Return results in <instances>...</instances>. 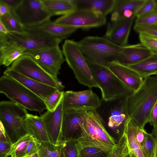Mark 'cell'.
<instances>
[{
    "label": "cell",
    "instance_id": "9",
    "mask_svg": "<svg viewBox=\"0 0 157 157\" xmlns=\"http://www.w3.org/2000/svg\"><path fill=\"white\" fill-rule=\"evenodd\" d=\"M128 97H123L105 101L102 99L96 109L105 127L111 129L121 128L129 117L128 110Z\"/></svg>",
    "mask_w": 157,
    "mask_h": 157
},
{
    "label": "cell",
    "instance_id": "5",
    "mask_svg": "<svg viewBox=\"0 0 157 157\" xmlns=\"http://www.w3.org/2000/svg\"><path fill=\"white\" fill-rule=\"evenodd\" d=\"M86 59L93 75L100 86L102 100L108 101L121 98L128 97L133 93L110 70L108 67Z\"/></svg>",
    "mask_w": 157,
    "mask_h": 157
},
{
    "label": "cell",
    "instance_id": "46",
    "mask_svg": "<svg viewBox=\"0 0 157 157\" xmlns=\"http://www.w3.org/2000/svg\"><path fill=\"white\" fill-rule=\"evenodd\" d=\"M9 31L4 24L0 21V35L7 34Z\"/></svg>",
    "mask_w": 157,
    "mask_h": 157
},
{
    "label": "cell",
    "instance_id": "27",
    "mask_svg": "<svg viewBox=\"0 0 157 157\" xmlns=\"http://www.w3.org/2000/svg\"><path fill=\"white\" fill-rule=\"evenodd\" d=\"M0 21L5 25L9 32L22 33L24 27L12 11L0 17Z\"/></svg>",
    "mask_w": 157,
    "mask_h": 157
},
{
    "label": "cell",
    "instance_id": "20",
    "mask_svg": "<svg viewBox=\"0 0 157 157\" xmlns=\"http://www.w3.org/2000/svg\"><path fill=\"white\" fill-rule=\"evenodd\" d=\"M87 111L65 110L63 111L62 132L63 140L72 138L78 132L81 133V124L83 115Z\"/></svg>",
    "mask_w": 157,
    "mask_h": 157
},
{
    "label": "cell",
    "instance_id": "17",
    "mask_svg": "<svg viewBox=\"0 0 157 157\" xmlns=\"http://www.w3.org/2000/svg\"><path fill=\"white\" fill-rule=\"evenodd\" d=\"M3 75L18 81L43 100L53 93L57 88L28 78L16 71L10 67L4 71Z\"/></svg>",
    "mask_w": 157,
    "mask_h": 157
},
{
    "label": "cell",
    "instance_id": "7",
    "mask_svg": "<svg viewBox=\"0 0 157 157\" xmlns=\"http://www.w3.org/2000/svg\"><path fill=\"white\" fill-rule=\"evenodd\" d=\"M28 113L25 108L13 101L0 102V123L12 144L27 134L24 121Z\"/></svg>",
    "mask_w": 157,
    "mask_h": 157
},
{
    "label": "cell",
    "instance_id": "6",
    "mask_svg": "<svg viewBox=\"0 0 157 157\" xmlns=\"http://www.w3.org/2000/svg\"><path fill=\"white\" fill-rule=\"evenodd\" d=\"M0 93L29 110L40 113L47 109L40 97L18 81L4 75L0 78Z\"/></svg>",
    "mask_w": 157,
    "mask_h": 157
},
{
    "label": "cell",
    "instance_id": "29",
    "mask_svg": "<svg viewBox=\"0 0 157 157\" xmlns=\"http://www.w3.org/2000/svg\"><path fill=\"white\" fill-rule=\"evenodd\" d=\"M33 137L27 134L11 145L9 154L10 157H25L27 146Z\"/></svg>",
    "mask_w": 157,
    "mask_h": 157
},
{
    "label": "cell",
    "instance_id": "31",
    "mask_svg": "<svg viewBox=\"0 0 157 157\" xmlns=\"http://www.w3.org/2000/svg\"><path fill=\"white\" fill-rule=\"evenodd\" d=\"M80 143L77 139L63 140L62 149L63 157H79Z\"/></svg>",
    "mask_w": 157,
    "mask_h": 157
},
{
    "label": "cell",
    "instance_id": "38",
    "mask_svg": "<svg viewBox=\"0 0 157 157\" xmlns=\"http://www.w3.org/2000/svg\"><path fill=\"white\" fill-rule=\"evenodd\" d=\"M156 7L155 0H145V1L136 12L135 16L138 18L149 14L154 11Z\"/></svg>",
    "mask_w": 157,
    "mask_h": 157
},
{
    "label": "cell",
    "instance_id": "2",
    "mask_svg": "<svg viewBox=\"0 0 157 157\" xmlns=\"http://www.w3.org/2000/svg\"><path fill=\"white\" fill-rule=\"evenodd\" d=\"M22 33L9 32L0 35V50L6 53L21 48L25 54L47 47L58 45L62 40L30 27H24Z\"/></svg>",
    "mask_w": 157,
    "mask_h": 157
},
{
    "label": "cell",
    "instance_id": "12",
    "mask_svg": "<svg viewBox=\"0 0 157 157\" xmlns=\"http://www.w3.org/2000/svg\"><path fill=\"white\" fill-rule=\"evenodd\" d=\"M106 17L86 10L76 8L54 21L57 24L84 30L102 26L106 23Z\"/></svg>",
    "mask_w": 157,
    "mask_h": 157
},
{
    "label": "cell",
    "instance_id": "51",
    "mask_svg": "<svg viewBox=\"0 0 157 157\" xmlns=\"http://www.w3.org/2000/svg\"><path fill=\"white\" fill-rule=\"evenodd\" d=\"M129 155L130 157H136L133 154L130 152Z\"/></svg>",
    "mask_w": 157,
    "mask_h": 157
},
{
    "label": "cell",
    "instance_id": "24",
    "mask_svg": "<svg viewBox=\"0 0 157 157\" xmlns=\"http://www.w3.org/2000/svg\"><path fill=\"white\" fill-rule=\"evenodd\" d=\"M145 0H115V5L111 13V21L120 18L123 14L131 11L135 14L144 3Z\"/></svg>",
    "mask_w": 157,
    "mask_h": 157
},
{
    "label": "cell",
    "instance_id": "8",
    "mask_svg": "<svg viewBox=\"0 0 157 157\" xmlns=\"http://www.w3.org/2000/svg\"><path fill=\"white\" fill-rule=\"evenodd\" d=\"M62 51L65 61L78 82L90 89L93 87L100 89L77 42L72 40H65Z\"/></svg>",
    "mask_w": 157,
    "mask_h": 157
},
{
    "label": "cell",
    "instance_id": "32",
    "mask_svg": "<svg viewBox=\"0 0 157 157\" xmlns=\"http://www.w3.org/2000/svg\"><path fill=\"white\" fill-rule=\"evenodd\" d=\"M130 152L127 136L123 132L116 146L108 157H125Z\"/></svg>",
    "mask_w": 157,
    "mask_h": 157
},
{
    "label": "cell",
    "instance_id": "37",
    "mask_svg": "<svg viewBox=\"0 0 157 157\" xmlns=\"http://www.w3.org/2000/svg\"><path fill=\"white\" fill-rule=\"evenodd\" d=\"M139 34L140 43L153 54H157V37L145 33Z\"/></svg>",
    "mask_w": 157,
    "mask_h": 157
},
{
    "label": "cell",
    "instance_id": "23",
    "mask_svg": "<svg viewBox=\"0 0 157 157\" xmlns=\"http://www.w3.org/2000/svg\"><path fill=\"white\" fill-rule=\"evenodd\" d=\"M33 28L62 41L68 38L78 29L55 23L50 20L37 25L29 26Z\"/></svg>",
    "mask_w": 157,
    "mask_h": 157
},
{
    "label": "cell",
    "instance_id": "13",
    "mask_svg": "<svg viewBox=\"0 0 157 157\" xmlns=\"http://www.w3.org/2000/svg\"><path fill=\"white\" fill-rule=\"evenodd\" d=\"M48 73L56 79L65 61L59 45L41 49L28 53Z\"/></svg>",
    "mask_w": 157,
    "mask_h": 157
},
{
    "label": "cell",
    "instance_id": "54",
    "mask_svg": "<svg viewBox=\"0 0 157 157\" xmlns=\"http://www.w3.org/2000/svg\"><path fill=\"white\" fill-rule=\"evenodd\" d=\"M155 25H157V24H155Z\"/></svg>",
    "mask_w": 157,
    "mask_h": 157
},
{
    "label": "cell",
    "instance_id": "41",
    "mask_svg": "<svg viewBox=\"0 0 157 157\" xmlns=\"http://www.w3.org/2000/svg\"><path fill=\"white\" fill-rule=\"evenodd\" d=\"M41 145V142L33 138L28 145L25 157H29L37 153Z\"/></svg>",
    "mask_w": 157,
    "mask_h": 157
},
{
    "label": "cell",
    "instance_id": "49",
    "mask_svg": "<svg viewBox=\"0 0 157 157\" xmlns=\"http://www.w3.org/2000/svg\"><path fill=\"white\" fill-rule=\"evenodd\" d=\"M152 133L155 136H157V128L155 130H153Z\"/></svg>",
    "mask_w": 157,
    "mask_h": 157
},
{
    "label": "cell",
    "instance_id": "53",
    "mask_svg": "<svg viewBox=\"0 0 157 157\" xmlns=\"http://www.w3.org/2000/svg\"><path fill=\"white\" fill-rule=\"evenodd\" d=\"M125 157H130V156L129 154L126 156Z\"/></svg>",
    "mask_w": 157,
    "mask_h": 157
},
{
    "label": "cell",
    "instance_id": "40",
    "mask_svg": "<svg viewBox=\"0 0 157 157\" xmlns=\"http://www.w3.org/2000/svg\"><path fill=\"white\" fill-rule=\"evenodd\" d=\"M133 29L138 33H144L157 37V25H149L135 24Z\"/></svg>",
    "mask_w": 157,
    "mask_h": 157
},
{
    "label": "cell",
    "instance_id": "28",
    "mask_svg": "<svg viewBox=\"0 0 157 157\" xmlns=\"http://www.w3.org/2000/svg\"><path fill=\"white\" fill-rule=\"evenodd\" d=\"M63 140L59 144L55 145L51 142L41 143L37 152L39 157H63L62 149Z\"/></svg>",
    "mask_w": 157,
    "mask_h": 157
},
{
    "label": "cell",
    "instance_id": "39",
    "mask_svg": "<svg viewBox=\"0 0 157 157\" xmlns=\"http://www.w3.org/2000/svg\"><path fill=\"white\" fill-rule=\"evenodd\" d=\"M157 23V11L152 12L138 18H136L135 24L149 25Z\"/></svg>",
    "mask_w": 157,
    "mask_h": 157
},
{
    "label": "cell",
    "instance_id": "15",
    "mask_svg": "<svg viewBox=\"0 0 157 157\" xmlns=\"http://www.w3.org/2000/svg\"><path fill=\"white\" fill-rule=\"evenodd\" d=\"M63 98L54 111L51 112L47 110L40 116L51 141L55 145L59 144L63 140Z\"/></svg>",
    "mask_w": 157,
    "mask_h": 157
},
{
    "label": "cell",
    "instance_id": "18",
    "mask_svg": "<svg viewBox=\"0 0 157 157\" xmlns=\"http://www.w3.org/2000/svg\"><path fill=\"white\" fill-rule=\"evenodd\" d=\"M153 54L141 43L121 47L117 61L128 66L140 62L152 56Z\"/></svg>",
    "mask_w": 157,
    "mask_h": 157
},
{
    "label": "cell",
    "instance_id": "48",
    "mask_svg": "<svg viewBox=\"0 0 157 157\" xmlns=\"http://www.w3.org/2000/svg\"><path fill=\"white\" fill-rule=\"evenodd\" d=\"M155 145L154 157H157V136H155Z\"/></svg>",
    "mask_w": 157,
    "mask_h": 157
},
{
    "label": "cell",
    "instance_id": "47",
    "mask_svg": "<svg viewBox=\"0 0 157 157\" xmlns=\"http://www.w3.org/2000/svg\"><path fill=\"white\" fill-rule=\"evenodd\" d=\"M0 141H9L6 136H5L1 132H0Z\"/></svg>",
    "mask_w": 157,
    "mask_h": 157
},
{
    "label": "cell",
    "instance_id": "33",
    "mask_svg": "<svg viewBox=\"0 0 157 157\" xmlns=\"http://www.w3.org/2000/svg\"><path fill=\"white\" fill-rule=\"evenodd\" d=\"M64 92L57 90L43 100L47 110L52 112L56 109L63 98Z\"/></svg>",
    "mask_w": 157,
    "mask_h": 157
},
{
    "label": "cell",
    "instance_id": "3",
    "mask_svg": "<svg viewBox=\"0 0 157 157\" xmlns=\"http://www.w3.org/2000/svg\"><path fill=\"white\" fill-rule=\"evenodd\" d=\"M80 136L77 138L81 145L99 148L109 155L116 146L96 110L87 111L81 124Z\"/></svg>",
    "mask_w": 157,
    "mask_h": 157
},
{
    "label": "cell",
    "instance_id": "19",
    "mask_svg": "<svg viewBox=\"0 0 157 157\" xmlns=\"http://www.w3.org/2000/svg\"><path fill=\"white\" fill-rule=\"evenodd\" d=\"M108 67L124 84L134 92L139 89L143 82L144 78L128 66L115 62L110 64Z\"/></svg>",
    "mask_w": 157,
    "mask_h": 157
},
{
    "label": "cell",
    "instance_id": "1",
    "mask_svg": "<svg viewBox=\"0 0 157 157\" xmlns=\"http://www.w3.org/2000/svg\"><path fill=\"white\" fill-rule=\"evenodd\" d=\"M157 101V75L144 78L140 87L128 98L129 117L140 128L144 129L151 111Z\"/></svg>",
    "mask_w": 157,
    "mask_h": 157
},
{
    "label": "cell",
    "instance_id": "34",
    "mask_svg": "<svg viewBox=\"0 0 157 157\" xmlns=\"http://www.w3.org/2000/svg\"><path fill=\"white\" fill-rule=\"evenodd\" d=\"M26 50L23 48H18L6 54L0 59V65L8 67L23 55L25 54Z\"/></svg>",
    "mask_w": 157,
    "mask_h": 157
},
{
    "label": "cell",
    "instance_id": "43",
    "mask_svg": "<svg viewBox=\"0 0 157 157\" xmlns=\"http://www.w3.org/2000/svg\"><path fill=\"white\" fill-rule=\"evenodd\" d=\"M148 123L153 126V130L157 128V101L151 111Z\"/></svg>",
    "mask_w": 157,
    "mask_h": 157
},
{
    "label": "cell",
    "instance_id": "10",
    "mask_svg": "<svg viewBox=\"0 0 157 157\" xmlns=\"http://www.w3.org/2000/svg\"><path fill=\"white\" fill-rule=\"evenodd\" d=\"M10 67L30 79L62 91L65 88L59 81L43 69L29 54H24L14 61Z\"/></svg>",
    "mask_w": 157,
    "mask_h": 157
},
{
    "label": "cell",
    "instance_id": "42",
    "mask_svg": "<svg viewBox=\"0 0 157 157\" xmlns=\"http://www.w3.org/2000/svg\"><path fill=\"white\" fill-rule=\"evenodd\" d=\"M11 145L9 141H0V157L9 156Z\"/></svg>",
    "mask_w": 157,
    "mask_h": 157
},
{
    "label": "cell",
    "instance_id": "22",
    "mask_svg": "<svg viewBox=\"0 0 157 157\" xmlns=\"http://www.w3.org/2000/svg\"><path fill=\"white\" fill-rule=\"evenodd\" d=\"M24 124L27 133L36 140L41 143L51 141L40 116L28 113Z\"/></svg>",
    "mask_w": 157,
    "mask_h": 157
},
{
    "label": "cell",
    "instance_id": "50",
    "mask_svg": "<svg viewBox=\"0 0 157 157\" xmlns=\"http://www.w3.org/2000/svg\"><path fill=\"white\" fill-rule=\"evenodd\" d=\"M29 157H38V154L37 152V153L32 155L31 156H30Z\"/></svg>",
    "mask_w": 157,
    "mask_h": 157
},
{
    "label": "cell",
    "instance_id": "25",
    "mask_svg": "<svg viewBox=\"0 0 157 157\" xmlns=\"http://www.w3.org/2000/svg\"><path fill=\"white\" fill-rule=\"evenodd\" d=\"M41 2L52 16H62L76 9L73 0H41Z\"/></svg>",
    "mask_w": 157,
    "mask_h": 157
},
{
    "label": "cell",
    "instance_id": "52",
    "mask_svg": "<svg viewBox=\"0 0 157 157\" xmlns=\"http://www.w3.org/2000/svg\"><path fill=\"white\" fill-rule=\"evenodd\" d=\"M155 1H156V7L155 9V10L157 11V0H155Z\"/></svg>",
    "mask_w": 157,
    "mask_h": 157
},
{
    "label": "cell",
    "instance_id": "21",
    "mask_svg": "<svg viewBox=\"0 0 157 157\" xmlns=\"http://www.w3.org/2000/svg\"><path fill=\"white\" fill-rule=\"evenodd\" d=\"M76 8L91 11L106 17L112 12L115 0H73Z\"/></svg>",
    "mask_w": 157,
    "mask_h": 157
},
{
    "label": "cell",
    "instance_id": "4",
    "mask_svg": "<svg viewBox=\"0 0 157 157\" xmlns=\"http://www.w3.org/2000/svg\"><path fill=\"white\" fill-rule=\"evenodd\" d=\"M77 42L86 58L107 67L117 61L121 49L104 36H87Z\"/></svg>",
    "mask_w": 157,
    "mask_h": 157
},
{
    "label": "cell",
    "instance_id": "35",
    "mask_svg": "<svg viewBox=\"0 0 157 157\" xmlns=\"http://www.w3.org/2000/svg\"><path fill=\"white\" fill-rule=\"evenodd\" d=\"M80 144L79 157H109V154L99 148L83 146L80 143Z\"/></svg>",
    "mask_w": 157,
    "mask_h": 157
},
{
    "label": "cell",
    "instance_id": "11",
    "mask_svg": "<svg viewBox=\"0 0 157 157\" xmlns=\"http://www.w3.org/2000/svg\"><path fill=\"white\" fill-rule=\"evenodd\" d=\"M12 11L24 27L37 25L52 16L41 0H22Z\"/></svg>",
    "mask_w": 157,
    "mask_h": 157
},
{
    "label": "cell",
    "instance_id": "55",
    "mask_svg": "<svg viewBox=\"0 0 157 157\" xmlns=\"http://www.w3.org/2000/svg\"><path fill=\"white\" fill-rule=\"evenodd\" d=\"M156 75H157V74Z\"/></svg>",
    "mask_w": 157,
    "mask_h": 157
},
{
    "label": "cell",
    "instance_id": "44",
    "mask_svg": "<svg viewBox=\"0 0 157 157\" xmlns=\"http://www.w3.org/2000/svg\"><path fill=\"white\" fill-rule=\"evenodd\" d=\"M12 9L2 0H0V17L11 13Z\"/></svg>",
    "mask_w": 157,
    "mask_h": 157
},
{
    "label": "cell",
    "instance_id": "45",
    "mask_svg": "<svg viewBox=\"0 0 157 157\" xmlns=\"http://www.w3.org/2000/svg\"><path fill=\"white\" fill-rule=\"evenodd\" d=\"M12 10L16 8L21 3L22 0H2Z\"/></svg>",
    "mask_w": 157,
    "mask_h": 157
},
{
    "label": "cell",
    "instance_id": "16",
    "mask_svg": "<svg viewBox=\"0 0 157 157\" xmlns=\"http://www.w3.org/2000/svg\"><path fill=\"white\" fill-rule=\"evenodd\" d=\"M135 17H123L109 22L103 36L117 46L122 47L127 45Z\"/></svg>",
    "mask_w": 157,
    "mask_h": 157
},
{
    "label": "cell",
    "instance_id": "56",
    "mask_svg": "<svg viewBox=\"0 0 157 157\" xmlns=\"http://www.w3.org/2000/svg\"></svg>",
    "mask_w": 157,
    "mask_h": 157
},
{
    "label": "cell",
    "instance_id": "30",
    "mask_svg": "<svg viewBox=\"0 0 157 157\" xmlns=\"http://www.w3.org/2000/svg\"><path fill=\"white\" fill-rule=\"evenodd\" d=\"M123 132L127 136L130 152L136 157H145L142 147L138 143L130 129L126 123Z\"/></svg>",
    "mask_w": 157,
    "mask_h": 157
},
{
    "label": "cell",
    "instance_id": "36",
    "mask_svg": "<svg viewBox=\"0 0 157 157\" xmlns=\"http://www.w3.org/2000/svg\"><path fill=\"white\" fill-rule=\"evenodd\" d=\"M155 145V136L152 133L147 132L142 146L145 157H154Z\"/></svg>",
    "mask_w": 157,
    "mask_h": 157
},
{
    "label": "cell",
    "instance_id": "14",
    "mask_svg": "<svg viewBox=\"0 0 157 157\" xmlns=\"http://www.w3.org/2000/svg\"><path fill=\"white\" fill-rule=\"evenodd\" d=\"M101 101L91 89L78 91H67L64 92L63 96V109L96 110L100 106Z\"/></svg>",
    "mask_w": 157,
    "mask_h": 157
},
{
    "label": "cell",
    "instance_id": "26",
    "mask_svg": "<svg viewBox=\"0 0 157 157\" xmlns=\"http://www.w3.org/2000/svg\"><path fill=\"white\" fill-rule=\"evenodd\" d=\"M138 73L143 78L157 74V54L138 63L128 66Z\"/></svg>",
    "mask_w": 157,
    "mask_h": 157
}]
</instances>
